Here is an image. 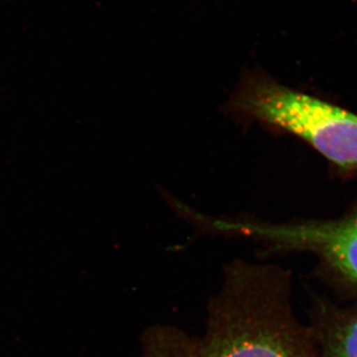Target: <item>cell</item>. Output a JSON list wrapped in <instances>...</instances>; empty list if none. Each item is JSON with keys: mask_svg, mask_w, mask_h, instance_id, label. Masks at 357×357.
<instances>
[{"mask_svg": "<svg viewBox=\"0 0 357 357\" xmlns=\"http://www.w3.org/2000/svg\"><path fill=\"white\" fill-rule=\"evenodd\" d=\"M290 286L281 268L231 263L208 304L203 335L150 326L143 357H319L312 328L294 314Z\"/></svg>", "mask_w": 357, "mask_h": 357, "instance_id": "cell-1", "label": "cell"}, {"mask_svg": "<svg viewBox=\"0 0 357 357\" xmlns=\"http://www.w3.org/2000/svg\"><path fill=\"white\" fill-rule=\"evenodd\" d=\"M239 114L302 138L342 170L357 169V115L262 75L248 77L232 98Z\"/></svg>", "mask_w": 357, "mask_h": 357, "instance_id": "cell-2", "label": "cell"}, {"mask_svg": "<svg viewBox=\"0 0 357 357\" xmlns=\"http://www.w3.org/2000/svg\"><path fill=\"white\" fill-rule=\"evenodd\" d=\"M215 229L251 237L277 249L311 252L331 273L357 287V208L332 220L286 225L222 218L215 220Z\"/></svg>", "mask_w": 357, "mask_h": 357, "instance_id": "cell-3", "label": "cell"}, {"mask_svg": "<svg viewBox=\"0 0 357 357\" xmlns=\"http://www.w3.org/2000/svg\"><path fill=\"white\" fill-rule=\"evenodd\" d=\"M312 331L319 357H357V306L321 307Z\"/></svg>", "mask_w": 357, "mask_h": 357, "instance_id": "cell-4", "label": "cell"}]
</instances>
